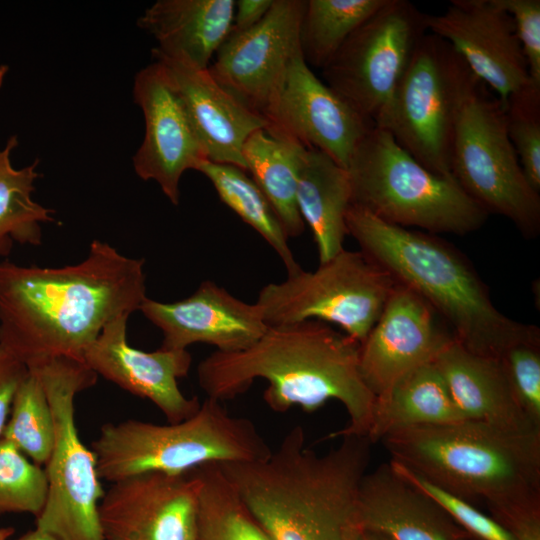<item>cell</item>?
<instances>
[{
    "mask_svg": "<svg viewBox=\"0 0 540 540\" xmlns=\"http://www.w3.org/2000/svg\"><path fill=\"white\" fill-rule=\"evenodd\" d=\"M428 32L446 42L503 103L529 81L513 20L497 0H451L427 18Z\"/></svg>",
    "mask_w": 540,
    "mask_h": 540,
    "instance_id": "17",
    "label": "cell"
},
{
    "mask_svg": "<svg viewBox=\"0 0 540 540\" xmlns=\"http://www.w3.org/2000/svg\"><path fill=\"white\" fill-rule=\"evenodd\" d=\"M144 259L100 240L77 264L57 268L0 262V347L27 370L53 358L84 363L103 327L140 309Z\"/></svg>",
    "mask_w": 540,
    "mask_h": 540,
    "instance_id": "1",
    "label": "cell"
},
{
    "mask_svg": "<svg viewBox=\"0 0 540 540\" xmlns=\"http://www.w3.org/2000/svg\"><path fill=\"white\" fill-rule=\"evenodd\" d=\"M462 419L433 362L407 373L375 397L367 438L373 444L401 429Z\"/></svg>",
    "mask_w": 540,
    "mask_h": 540,
    "instance_id": "26",
    "label": "cell"
},
{
    "mask_svg": "<svg viewBox=\"0 0 540 540\" xmlns=\"http://www.w3.org/2000/svg\"><path fill=\"white\" fill-rule=\"evenodd\" d=\"M513 20L530 80L540 85V0H497Z\"/></svg>",
    "mask_w": 540,
    "mask_h": 540,
    "instance_id": "37",
    "label": "cell"
},
{
    "mask_svg": "<svg viewBox=\"0 0 540 540\" xmlns=\"http://www.w3.org/2000/svg\"><path fill=\"white\" fill-rule=\"evenodd\" d=\"M297 206L312 232L319 263L344 249L346 214L352 204L347 170L323 152L305 148L298 173Z\"/></svg>",
    "mask_w": 540,
    "mask_h": 540,
    "instance_id": "25",
    "label": "cell"
},
{
    "mask_svg": "<svg viewBox=\"0 0 540 540\" xmlns=\"http://www.w3.org/2000/svg\"><path fill=\"white\" fill-rule=\"evenodd\" d=\"M491 517L515 540H540V508H510L494 512Z\"/></svg>",
    "mask_w": 540,
    "mask_h": 540,
    "instance_id": "39",
    "label": "cell"
},
{
    "mask_svg": "<svg viewBox=\"0 0 540 540\" xmlns=\"http://www.w3.org/2000/svg\"><path fill=\"white\" fill-rule=\"evenodd\" d=\"M385 0H307L300 26V47L309 66L321 70L350 35Z\"/></svg>",
    "mask_w": 540,
    "mask_h": 540,
    "instance_id": "31",
    "label": "cell"
},
{
    "mask_svg": "<svg viewBox=\"0 0 540 540\" xmlns=\"http://www.w3.org/2000/svg\"><path fill=\"white\" fill-rule=\"evenodd\" d=\"M133 98L145 120L143 142L132 158L135 173L142 180L157 182L177 205L181 177L207 159L204 149L178 90L159 61L136 74Z\"/></svg>",
    "mask_w": 540,
    "mask_h": 540,
    "instance_id": "16",
    "label": "cell"
},
{
    "mask_svg": "<svg viewBox=\"0 0 540 540\" xmlns=\"http://www.w3.org/2000/svg\"><path fill=\"white\" fill-rule=\"evenodd\" d=\"M152 55L167 70L186 107L206 158L246 171L243 146L267 121L222 87L207 69L169 59L154 49Z\"/></svg>",
    "mask_w": 540,
    "mask_h": 540,
    "instance_id": "21",
    "label": "cell"
},
{
    "mask_svg": "<svg viewBox=\"0 0 540 540\" xmlns=\"http://www.w3.org/2000/svg\"><path fill=\"white\" fill-rule=\"evenodd\" d=\"M360 343L327 323L307 320L272 326L250 347L231 353L214 351L197 367L198 384L220 402L245 393L263 379V399L275 412L293 407L311 413L339 401L349 421L329 438L367 437L374 394L359 370Z\"/></svg>",
    "mask_w": 540,
    "mask_h": 540,
    "instance_id": "2",
    "label": "cell"
},
{
    "mask_svg": "<svg viewBox=\"0 0 540 540\" xmlns=\"http://www.w3.org/2000/svg\"><path fill=\"white\" fill-rule=\"evenodd\" d=\"M139 310L161 330V348L168 350L204 343L219 352H237L250 347L268 329L256 304L236 298L210 280L182 300L160 302L147 297Z\"/></svg>",
    "mask_w": 540,
    "mask_h": 540,
    "instance_id": "20",
    "label": "cell"
},
{
    "mask_svg": "<svg viewBox=\"0 0 540 540\" xmlns=\"http://www.w3.org/2000/svg\"><path fill=\"white\" fill-rule=\"evenodd\" d=\"M340 438L319 454L296 425L267 457L218 465L272 540H359L358 492L372 443Z\"/></svg>",
    "mask_w": 540,
    "mask_h": 540,
    "instance_id": "3",
    "label": "cell"
},
{
    "mask_svg": "<svg viewBox=\"0 0 540 540\" xmlns=\"http://www.w3.org/2000/svg\"><path fill=\"white\" fill-rule=\"evenodd\" d=\"M15 530L13 527H1L0 528V540H9V538L14 534Z\"/></svg>",
    "mask_w": 540,
    "mask_h": 540,
    "instance_id": "43",
    "label": "cell"
},
{
    "mask_svg": "<svg viewBox=\"0 0 540 540\" xmlns=\"http://www.w3.org/2000/svg\"><path fill=\"white\" fill-rule=\"evenodd\" d=\"M427 18L408 0H385L322 69L323 82L374 125L428 32Z\"/></svg>",
    "mask_w": 540,
    "mask_h": 540,
    "instance_id": "12",
    "label": "cell"
},
{
    "mask_svg": "<svg viewBox=\"0 0 540 540\" xmlns=\"http://www.w3.org/2000/svg\"><path fill=\"white\" fill-rule=\"evenodd\" d=\"M27 374L26 366L0 347V438L16 390Z\"/></svg>",
    "mask_w": 540,
    "mask_h": 540,
    "instance_id": "38",
    "label": "cell"
},
{
    "mask_svg": "<svg viewBox=\"0 0 540 540\" xmlns=\"http://www.w3.org/2000/svg\"><path fill=\"white\" fill-rule=\"evenodd\" d=\"M434 363L465 419L512 429H540L523 412L499 359L472 353L454 339Z\"/></svg>",
    "mask_w": 540,
    "mask_h": 540,
    "instance_id": "24",
    "label": "cell"
},
{
    "mask_svg": "<svg viewBox=\"0 0 540 540\" xmlns=\"http://www.w3.org/2000/svg\"><path fill=\"white\" fill-rule=\"evenodd\" d=\"M267 122L272 136L319 150L345 169L373 126L314 74L301 50L289 65Z\"/></svg>",
    "mask_w": 540,
    "mask_h": 540,
    "instance_id": "15",
    "label": "cell"
},
{
    "mask_svg": "<svg viewBox=\"0 0 540 540\" xmlns=\"http://www.w3.org/2000/svg\"><path fill=\"white\" fill-rule=\"evenodd\" d=\"M91 450L99 478L113 483L148 472L181 475L208 464L256 461L272 449L250 419L231 415L222 402L206 397L181 422L106 423Z\"/></svg>",
    "mask_w": 540,
    "mask_h": 540,
    "instance_id": "6",
    "label": "cell"
},
{
    "mask_svg": "<svg viewBox=\"0 0 540 540\" xmlns=\"http://www.w3.org/2000/svg\"><path fill=\"white\" fill-rule=\"evenodd\" d=\"M18 145L11 136L0 149V258H6L14 243L39 246L42 243V224L55 223L54 211L32 199L39 160L15 169L10 155Z\"/></svg>",
    "mask_w": 540,
    "mask_h": 540,
    "instance_id": "28",
    "label": "cell"
},
{
    "mask_svg": "<svg viewBox=\"0 0 540 540\" xmlns=\"http://www.w3.org/2000/svg\"><path fill=\"white\" fill-rule=\"evenodd\" d=\"M129 316L106 324L84 356V363L97 375L123 390L151 401L168 423L181 422L194 415L200 402L186 397L178 386L192 364L188 350L159 348L145 352L127 342Z\"/></svg>",
    "mask_w": 540,
    "mask_h": 540,
    "instance_id": "19",
    "label": "cell"
},
{
    "mask_svg": "<svg viewBox=\"0 0 540 540\" xmlns=\"http://www.w3.org/2000/svg\"><path fill=\"white\" fill-rule=\"evenodd\" d=\"M392 467L402 477L432 498L451 519L475 540H515L494 518L476 505L445 491L418 476L400 463L390 460Z\"/></svg>",
    "mask_w": 540,
    "mask_h": 540,
    "instance_id": "35",
    "label": "cell"
},
{
    "mask_svg": "<svg viewBox=\"0 0 540 540\" xmlns=\"http://www.w3.org/2000/svg\"><path fill=\"white\" fill-rule=\"evenodd\" d=\"M435 311L396 283L386 305L359 347V370L378 396L407 373L433 363L454 337L441 328Z\"/></svg>",
    "mask_w": 540,
    "mask_h": 540,
    "instance_id": "18",
    "label": "cell"
},
{
    "mask_svg": "<svg viewBox=\"0 0 540 540\" xmlns=\"http://www.w3.org/2000/svg\"><path fill=\"white\" fill-rule=\"evenodd\" d=\"M506 129L531 187L540 191V85L531 80L503 103Z\"/></svg>",
    "mask_w": 540,
    "mask_h": 540,
    "instance_id": "34",
    "label": "cell"
},
{
    "mask_svg": "<svg viewBox=\"0 0 540 540\" xmlns=\"http://www.w3.org/2000/svg\"><path fill=\"white\" fill-rule=\"evenodd\" d=\"M470 540H475V539L471 538Z\"/></svg>",
    "mask_w": 540,
    "mask_h": 540,
    "instance_id": "45",
    "label": "cell"
},
{
    "mask_svg": "<svg viewBox=\"0 0 540 540\" xmlns=\"http://www.w3.org/2000/svg\"><path fill=\"white\" fill-rule=\"evenodd\" d=\"M362 531L390 540H470L432 498L402 477L390 461L363 476L358 492Z\"/></svg>",
    "mask_w": 540,
    "mask_h": 540,
    "instance_id": "22",
    "label": "cell"
},
{
    "mask_svg": "<svg viewBox=\"0 0 540 540\" xmlns=\"http://www.w3.org/2000/svg\"><path fill=\"white\" fill-rule=\"evenodd\" d=\"M304 7V0H274L265 17L253 28L229 33L209 67L222 87L266 121L289 65L301 50Z\"/></svg>",
    "mask_w": 540,
    "mask_h": 540,
    "instance_id": "13",
    "label": "cell"
},
{
    "mask_svg": "<svg viewBox=\"0 0 540 540\" xmlns=\"http://www.w3.org/2000/svg\"><path fill=\"white\" fill-rule=\"evenodd\" d=\"M274 0L235 1L233 24L230 33L245 32L257 25L268 13Z\"/></svg>",
    "mask_w": 540,
    "mask_h": 540,
    "instance_id": "40",
    "label": "cell"
},
{
    "mask_svg": "<svg viewBox=\"0 0 540 540\" xmlns=\"http://www.w3.org/2000/svg\"><path fill=\"white\" fill-rule=\"evenodd\" d=\"M200 487L195 469L113 482L98 507L104 540H195Z\"/></svg>",
    "mask_w": 540,
    "mask_h": 540,
    "instance_id": "14",
    "label": "cell"
},
{
    "mask_svg": "<svg viewBox=\"0 0 540 540\" xmlns=\"http://www.w3.org/2000/svg\"><path fill=\"white\" fill-rule=\"evenodd\" d=\"M396 285L391 275L360 251L343 249L312 272L301 269L259 292L256 305L267 326L318 320L339 326L363 342Z\"/></svg>",
    "mask_w": 540,
    "mask_h": 540,
    "instance_id": "10",
    "label": "cell"
},
{
    "mask_svg": "<svg viewBox=\"0 0 540 540\" xmlns=\"http://www.w3.org/2000/svg\"><path fill=\"white\" fill-rule=\"evenodd\" d=\"M47 491L45 470L13 443L0 438V515L29 513L36 517L44 507Z\"/></svg>",
    "mask_w": 540,
    "mask_h": 540,
    "instance_id": "33",
    "label": "cell"
},
{
    "mask_svg": "<svg viewBox=\"0 0 540 540\" xmlns=\"http://www.w3.org/2000/svg\"><path fill=\"white\" fill-rule=\"evenodd\" d=\"M10 415L1 438L33 463L46 465L54 445V421L43 385L33 372L28 371L18 386Z\"/></svg>",
    "mask_w": 540,
    "mask_h": 540,
    "instance_id": "32",
    "label": "cell"
},
{
    "mask_svg": "<svg viewBox=\"0 0 540 540\" xmlns=\"http://www.w3.org/2000/svg\"><path fill=\"white\" fill-rule=\"evenodd\" d=\"M499 360L523 412L540 426V341L515 344Z\"/></svg>",
    "mask_w": 540,
    "mask_h": 540,
    "instance_id": "36",
    "label": "cell"
},
{
    "mask_svg": "<svg viewBox=\"0 0 540 540\" xmlns=\"http://www.w3.org/2000/svg\"><path fill=\"white\" fill-rule=\"evenodd\" d=\"M8 72V66L7 65H0V87L3 84L4 78L6 73Z\"/></svg>",
    "mask_w": 540,
    "mask_h": 540,
    "instance_id": "44",
    "label": "cell"
},
{
    "mask_svg": "<svg viewBox=\"0 0 540 540\" xmlns=\"http://www.w3.org/2000/svg\"><path fill=\"white\" fill-rule=\"evenodd\" d=\"M234 8V0H158L137 24L157 41L159 54L207 69L231 31Z\"/></svg>",
    "mask_w": 540,
    "mask_h": 540,
    "instance_id": "23",
    "label": "cell"
},
{
    "mask_svg": "<svg viewBox=\"0 0 540 540\" xmlns=\"http://www.w3.org/2000/svg\"><path fill=\"white\" fill-rule=\"evenodd\" d=\"M195 470L201 481L195 540H272L218 464Z\"/></svg>",
    "mask_w": 540,
    "mask_h": 540,
    "instance_id": "30",
    "label": "cell"
},
{
    "mask_svg": "<svg viewBox=\"0 0 540 540\" xmlns=\"http://www.w3.org/2000/svg\"><path fill=\"white\" fill-rule=\"evenodd\" d=\"M381 442L391 460L490 514L540 508V429L462 419L401 429Z\"/></svg>",
    "mask_w": 540,
    "mask_h": 540,
    "instance_id": "5",
    "label": "cell"
},
{
    "mask_svg": "<svg viewBox=\"0 0 540 540\" xmlns=\"http://www.w3.org/2000/svg\"><path fill=\"white\" fill-rule=\"evenodd\" d=\"M451 175L488 215L509 219L526 238L540 232V196L527 181L509 139L500 99L480 82L463 107L451 152Z\"/></svg>",
    "mask_w": 540,
    "mask_h": 540,
    "instance_id": "11",
    "label": "cell"
},
{
    "mask_svg": "<svg viewBox=\"0 0 540 540\" xmlns=\"http://www.w3.org/2000/svg\"><path fill=\"white\" fill-rule=\"evenodd\" d=\"M16 540H60L56 536L46 531L35 528L17 538Z\"/></svg>",
    "mask_w": 540,
    "mask_h": 540,
    "instance_id": "41",
    "label": "cell"
},
{
    "mask_svg": "<svg viewBox=\"0 0 540 540\" xmlns=\"http://www.w3.org/2000/svg\"><path fill=\"white\" fill-rule=\"evenodd\" d=\"M304 150L297 142L260 129L248 137L242 151L246 171L270 202L288 238L300 236L305 229L296 198Z\"/></svg>",
    "mask_w": 540,
    "mask_h": 540,
    "instance_id": "27",
    "label": "cell"
},
{
    "mask_svg": "<svg viewBox=\"0 0 540 540\" xmlns=\"http://www.w3.org/2000/svg\"><path fill=\"white\" fill-rule=\"evenodd\" d=\"M214 186L220 200L251 226L274 249L287 275L302 268L288 244V236L270 202L246 171L224 163L203 159L196 167Z\"/></svg>",
    "mask_w": 540,
    "mask_h": 540,
    "instance_id": "29",
    "label": "cell"
},
{
    "mask_svg": "<svg viewBox=\"0 0 540 540\" xmlns=\"http://www.w3.org/2000/svg\"><path fill=\"white\" fill-rule=\"evenodd\" d=\"M346 170L352 204L397 226L466 235L480 229L488 217L453 178L427 169L374 125Z\"/></svg>",
    "mask_w": 540,
    "mask_h": 540,
    "instance_id": "7",
    "label": "cell"
},
{
    "mask_svg": "<svg viewBox=\"0 0 540 540\" xmlns=\"http://www.w3.org/2000/svg\"><path fill=\"white\" fill-rule=\"evenodd\" d=\"M359 540H390L385 536L377 533L362 531Z\"/></svg>",
    "mask_w": 540,
    "mask_h": 540,
    "instance_id": "42",
    "label": "cell"
},
{
    "mask_svg": "<svg viewBox=\"0 0 540 540\" xmlns=\"http://www.w3.org/2000/svg\"><path fill=\"white\" fill-rule=\"evenodd\" d=\"M40 379L54 421V445L45 473L47 497L35 528L60 540H104L98 507L104 495L96 458L79 437L75 423L77 393L96 383L85 363L59 357L30 369Z\"/></svg>",
    "mask_w": 540,
    "mask_h": 540,
    "instance_id": "9",
    "label": "cell"
},
{
    "mask_svg": "<svg viewBox=\"0 0 540 540\" xmlns=\"http://www.w3.org/2000/svg\"><path fill=\"white\" fill-rule=\"evenodd\" d=\"M480 82L448 42L427 32L374 126L430 171L453 178L455 129Z\"/></svg>",
    "mask_w": 540,
    "mask_h": 540,
    "instance_id": "8",
    "label": "cell"
},
{
    "mask_svg": "<svg viewBox=\"0 0 540 540\" xmlns=\"http://www.w3.org/2000/svg\"><path fill=\"white\" fill-rule=\"evenodd\" d=\"M346 225L360 250L422 298L470 352L500 359L515 344L540 341L538 327L517 322L494 306L472 264L447 241L388 223L354 204Z\"/></svg>",
    "mask_w": 540,
    "mask_h": 540,
    "instance_id": "4",
    "label": "cell"
}]
</instances>
